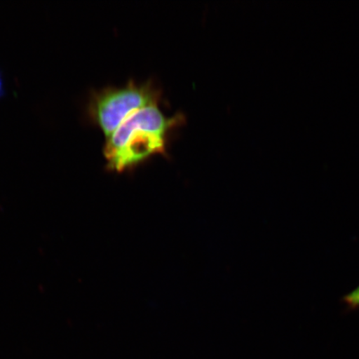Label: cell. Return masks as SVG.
<instances>
[{
	"label": "cell",
	"mask_w": 359,
	"mask_h": 359,
	"mask_svg": "<svg viewBox=\"0 0 359 359\" xmlns=\"http://www.w3.org/2000/svg\"><path fill=\"white\" fill-rule=\"evenodd\" d=\"M179 118H167L158 105L134 112L107 139L104 154L110 172H130L155 155L167 151V135Z\"/></svg>",
	"instance_id": "1"
},
{
	"label": "cell",
	"mask_w": 359,
	"mask_h": 359,
	"mask_svg": "<svg viewBox=\"0 0 359 359\" xmlns=\"http://www.w3.org/2000/svg\"><path fill=\"white\" fill-rule=\"evenodd\" d=\"M160 96L159 90L151 83L137 84L130 81L124 87L94 92L90 98L88 114L107 139L134 112L158 105Z\"/></svg>",
	"instance_id": "2"
},
{
	"label": "cell",
	"mask_w": 359,
	"mask_h": 359,
	"mask_svg": "<svg viewBox=\"0 0 359 359\" xmlns=\"http://www.w3.org/2000/svg\"><path fill=\"white\" fill-rule=\"evenodd\" d=\"M344 306L345 311L354 312L359 311V285L355 289L343 296L340 300Z\"/></svg>",
	"instance_id": "3"
},
{
	"label": "cell",
	"mask_w": 359,
	"mask_h": 359,
	"mask_svg": "<svg viewBox=\"0 0 359 359\" xmlns=\"http://www.w3.org/2000/svg\"><path fill=\"white\" fill-rule=\"evenodd\" d=\"M4 94V81L2 79L1 72H0V97Z\"/></svg>",
	"instance_id": "4"
}]
</instances>
